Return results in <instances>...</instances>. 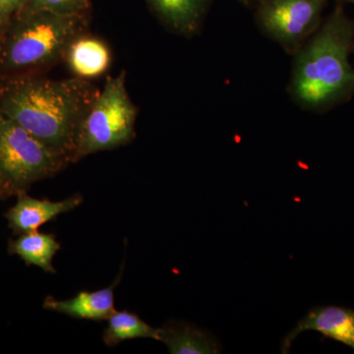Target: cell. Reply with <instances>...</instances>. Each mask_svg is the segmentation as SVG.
<instances>
[{
	"instance_id": "cell-12",
	"label": "cell",
	"mask_w": 354,
	"mask_h": 354,
	"mask_svg": "<svg viewBox=\"0 0 354 354\" xmlns=\"http://www.w3.org/2000/svg\"><path fill=\"white\" fill-rule=\"evenodd\" d=\"M160 342L172 354H216L220 344L213 335L183 322L171 321L160 328Z\"/></svg>"
},
{
	"instance_id": "cell-10",
	"label": "cell",
	"mask_w": 354,
	"mask_h": 354,
	"mask_svg": "<svg viewBox=\"0 0 354 354\" xmlns=\"http://www.w3.org/2000/svg\"><path fill=\"white\" fill-rule=\"evenodd\" d=\"M64 62L74 76L91 80L104 75L111 67V48L104 39L86 32L70 44Z\"/></svg>"
},
{
	"instance_id": "cell-8",
	"label": "cell",
	"mask_w": 354,
	"mask_h": 354,
	"mask_svg": "<svg viewBox=\"0 0 354 354\" xmlns=\"http://www.w3.org/2000/svg\"><path fill=\"white\" fill-rule=\"evenodd\" d=\"M82 203V195L79 193L62 201L53 202L36 199L23 192L17 195V202L7 212L6 218L14 234H28L36 232L44 223L55 220L60 214L72 211Z\"/></svg>"
},
{
	"instance_id": "cell-17",
	"label": "cell",
	"mask_w": 354,
	"mask_h": 354,
	"mask_svg": "<svg viewBox=\"0 0 354 354\" xmlns=\"http://www.w3.org/2000/svg\"><path fill=\"white\" fill-rule=\"evenodd\" d=\"M239 1L241 2L244 6L254 7V8H255V6H257L258 2H259L260 0H239Z\"/></svg>"
},
{
	"instance_id": "cell-11",
	"label": "cell",
	"mask_w": 354,
	"mask_h": 354,
	"mask_svg": "<svg viewBox=\"0 0 354 354\" xmlns=\"http://www.w3.org/2000/svg\"><path fill=\"white\" fill-rule=\"evenodd\" d=\"M211 0H147L158 18L183 36L196 34Z\"/></svg>"
},
{
	"instance_id": "cell-14",
	"label": "cell",
	"mask_w": 354,
	"mask_h": 354,
	"mask_svg": "<svg viewBox=\"0 0 354 354\" xmlns=\"http://www.w3.org/2000/svg\"><path fill=\"white\" fill-rule=\"evenodd\" d=\"M108 322V327L102 335V339L108 346H115L128 339L141 337L160 341V329L148 325L137 314L127 310H115L109 316Z\"/></svg>"
},
{
	"instance_id": "cell-16",
	"label": "cell",
	"mask_w": 354,
	"mask_h": 354,
	"mask_svg": "<svg viewBox=\"0 0 354 354\" xmlns=\"http://www.w3.org/2000/svg\"><path fill=\"white\" fill-rule=\"evenodd\" d=\"M27 0H0V44L12 21L24 10Z\"/></svg>"
},
{
	"instance_id": "cell-18",
	"label": "cell",
	"mask_w": 354,
	"mask_h": 354,
	"mask_svg": "<svg viewBox=\"0 0 354 354\" xmlns=\"http://www.w3.org/2000/svg\"><path fill=\"white\" fill-rule=\"evenodd\" d=\"M349 1L353 2V3L354 4V0H349Z\"/></svg>"
},
{
	"instance_id": "cell-9",
	"label": "cell",
	"mask_w": 354,
	"mask_h": 354,
	"mask_svg": "<svg viewBox=\"0 0 354 354\" xmlns=\"http://www.w3.org/2000/svg\"><path fill=\"white\" fill-rule=\"evenodd\" d=\"M121 274L122 270L116 281L108 288L95 291H81L68 300H57L48 297L44 299V308L82 320H108L115 311L114 288L120 283Z\"/></svg>"
},
{
	"instance_id": "cell-5",
	"label": "cell",
	"mask_w": 354,
	"mask_h": 354,
	"mask_svg": "<svg viewBox=\"0 0 354 354\" xmlns=\"http://www.w3.org/2000/svg\"><path fill=\"white\" fill-rule=\"evenodd\" d=\"M70 164L31 133L0 113V199L27 192Z\"/></svg>"
},
{
	"instance_id": "cell-6",
	"label": "cell",
	"mask_w": 354,
	"mask_h": 354,
	"mask_svg": "<svg viewBox=\"0 0 354 354\" xmlns=\"http://www.w3.org/2000/svg\"><path fill=\"white\" fill-rule=\"evenodd\" d=\"M327 0H260L256 20L261 31L288 53H295L318 30Z\"/></svg>"
},
{
	"instance_id": "cell-3",
	"label": "cell",
	"mask_w": 354,
	"mask_h": 354,
	"mask_svg": "<svg viewBox=\"0 0 354 354\" xmlns=\"http://www.w3.org/2000/svg\"><path fill=\"white\" fill-rule=\"evenodd\" d=\"M88 17L22 11L0 44V80L41 75L64 62L74 39L87 32Z\"/></svg>"
},
{
	"instance_id": "cell-7",
	"label": "cell",
	"mask_w": 354,
	"mask_h": 354,
	"mask_svg": "<svg viewBox=\"0 0 354 354\" xmlns=\"http://www.w3.org/2000/svg\"><path fill=\"white\" fill-rule=\"evenodd\" d=\"M305 330H315L354 349V310L339 306H321L310 310L281 344V353H290L295 337Z\"/></svg>"
},
{
	"instance_id": "cell-13",
	"label": "cell",
	"mask_w": 354,
	"mask_h": 354,
	"mask_svg": "<svg viewBox=\"0 0 354 354\" xmlns=\"http://www.w3.org/2000/svg\"><path fill=\"white\" fill-rule=\"evenodd\" d=\"M62 246L53 234H43L39 230L18 235V239L8 242V253L17 255L27 266H37L44 272L55 274L53 259Z\"/></svg>"
},
{
	"instance_id": "cell-2",
	"label": "cell",
	"mask_w": 354,
	"mask_h": 354,
	"mask_svg": "<svg viewBox=\"0 0 354 354\" xmlns=\"http://www.w3.org/2000/svg\"><path fill=\"white\" fill-rule=\"evenodd\" d=\"M354 27L342 6L295 53L291 97L309 111H322L354 91V69L349 62Z\"/></svg>"
},
{
	"instance_id": "cell-15",
	"label": "cell",
	"mask_w": 354,
	"mask_h": 354,
	"mask_svg": "<svg viewBox=\"0 0 354 354\" xmlns=\"http://www.w3.org/2000/svg\"><path fill=\"white\" fill-rule=\"evenodd\" d=\"M90 9V0H27L24 10L88 17Z\"/></svg>"
},
{
	"instance_id": "cell-4",
	"label": "cell",
	"mask_w": 354,
	"mask_h": 354,
	"mask_svg": "<svg viewBox=\"0 0 354 354\" xmlns=\"http://www.w3.org/2000/svg\"><path fill=\"white\" fill-rule=\"evenodd\" d=\"M136 106L127 88V73L108 77L84 116L73 162L86 156L127 145L136 136Z\"/></svg>"
},
{
	"instance_id": "cell-1",
	"label": "cell",
	"mask_w": 354,
	"mask_h": 354,
	"mask_svg": "<svg viewBox=\"0 0 354 354\" xmlns=\"http://www.w3.org/2000/svg\"><path fill=\"white\" fill-rule=\"evenodd\" d=\"M100 90L91 81L41 75L0 80V113L73 162L77 137Z\"/></svg>"
}]
</instances>
